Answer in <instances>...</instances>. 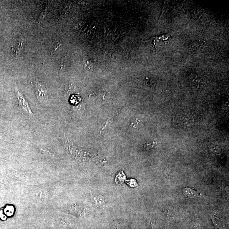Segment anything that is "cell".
<instances>
[{
    "label": "cell",
    "mask_w": 229,
    "mask_h": 229,
    "mask_svg": "<svg viewBox=\"0 0 229 229\" xmlns=\"http://www.w3.org/2000/svg\"><path fill=\"white\" fill-rule=\"evenodd\" d=\"M193 117L188 114H181L179 116L180 124L184 127H190L193 123Z\"/></svg>",
    "instance_id": "cell-3"
},
{
    "label": "cell",
    "mask_w": 229,
    "mask_h": 229,
    "mask_svg": "<svg viewBox=\"0 0 229 229\" xmlns=\"http://www.w3.org/2000/svg\"><path fill=\"white\" fill-rule=\"evenodd\" d=\"M17 98L19 103V107L28 116L33 117L34 116V114L33 113L27 100L18 90H17Z\"/></svg>",
    "instance_id": "cell-2"
},
{
    "label": "cell",
    "mask_w": 229,
    "mask_h": 229,
    "mask_svg": "<svg viewBox=\"0 0 229 229\" xmlns=\"http://www.w3.org/2000/svg\"><path fill=\"white\" fill-rule=\"evenodd\" d=\"M172 36L170 34H160V35H156L152 36L150 39L152 40L153 46L154 47L157 43L159 42H166Z\"/></svg>",
    "instance_id": "cell-4"
},
{
    "label": "cell",
    "mask_w": 229,
    "mask_h": 229,
    "mask_svg": "<svg viewBox=\"0 0 229 229\" xmlns=\"http://www.w3.org/2000/svg\"><path fill=\"white\" fill-rule=\"evenodd\" d=\"M36 96L37 99L40 104H46L49 100L48 92L43 84L39 82H36L34 83Z\"/></svg>",
    "instance_id": "cell-1"
},
{
    "label": "cell",
    "mask_w": 229,
    "mask_h": 229,
    "mask_svg": "<svg viewBox=\"0 0 229 229\" xmlns=\"http://www.w3.org/2000/svg\"><path fill=\"white\" fill-rule=\"evenodd\" d=\"M125 179V176L123 171H122L121 172H119L116 176L115 181L117 184H119L122 183Z\"/></svg>",
    "instance_id": "cell-6"
},
{
    "label": "cell",
    "mask_w": 229,
    "mask_h": 229,
    "mask_svg": "<svg viewBox=\"0 0 229 229\" xmlns=\"http://www.w3.org/2000/svg\"><path fill=\"white\" fill-rule=\"evenodd\" d=\"M183 194L186 198H193V197H200V194L197 191L190 188L186 187L183 189Z\"/></svg>",
    "instance_id": "cell-5"
}]
</instances>
